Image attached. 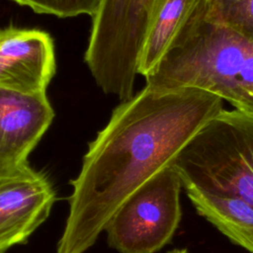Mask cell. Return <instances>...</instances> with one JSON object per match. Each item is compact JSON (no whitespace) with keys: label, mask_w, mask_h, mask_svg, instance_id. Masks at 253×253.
<instances>
[{"label":"cell","mask_w":253,"mask_h":253,"mask_svg":"<svg viewBox=\"0 0 253 253\" xmlns=\"http://www.w3.org/2000/svg\"><path fill=\"white\" fill-rule=\"evenodd\" d=\"M183 188L201 216L233 243L253 253V205L223 192Z\"/></svg>","instance_id":"9c48e42d"},{"label":"cell","mask_w":253,"mask_h":253,"mask_svg":"<svg viewBox=\"0 0 253 253\" xmlns=\"http://www.w3.org/2000/svg\"><path fill=\"white\" fill-rule=\"evenodd\" d=\"M145 81L153 90L202 89L233 106L253 87V42L208 17L201 0Z\"/></svg>","instance_id":"7a4b0ae2"},{"label":"cell","mask_w":253,"mask_h":253,"mask_svg":"<svg viewBox=\"0 0 253 253\" xmlns=\"http://www.w3.org/2000/svg\"><path fill=\"white\" fill-rule=\"evenodd\" d=\"M21 6L31 8L39 14L53 15L59 18L86 14L93 17L101 0H12Z\"/></svg>","instance_id":"7c38bea8"},{"label":"cell","mask_w":253,"mask_h":253,"mask_svg":"<svg viewBox=\"0 0 253 253\" xmlns=\"http://www.w3.org/2000/svg\"><path fill=\"white\" fill-rule=\"evenodd\" d=\"M56 191L30 165L0 178V253L25 244L49 216Z\"/></svg>","instance_id":"8992f818"},{"label":"cell","mask_w":253,"mask_h":253,"mask_svg":"<svg viewBox=\"0 0 253 253\" xmlns=\"http://www.w3.org/2000/svg\"><path fill=\"white\" fill-rule=\"evenodd\" d=\"M167 253H189L187 249L185 248H177V249H173V250H170L168 251Z\"/></svg>","instance_id":"5bb4252c"},{"label":"cell","mask_w":253,"mask_h":253,"mask_svg":"<svg viewBox=\"0 0 253 253\" xmlns=\"http://www.w3.org/2000/svg\"><path fill=\"white\" fill-rule=\"evenodd\" d=\"M217 95L197 88L146 86L112 113L70 180L68 215L57 253H84L123 203L169 166L212 118L224 110Z\"/></svg>","instance_id":"6da1fadb"},{"label":"cell","mask_w":253,"mask_h":253,"mask_svg":"<svg viewBox=\"0 0 253 253\" xmlns=\"http://www.w3.org/2000/svg\"><path fill=\"white\" fill-rule=\"evenodd\" d=\"M182 181L167 166L134 191L117 210L104 231L120 253H156L173 238L182 218Z\"/></svg>","instance_id":"5b68a950"},{"label":"cell","mask_w":253,"mask_h":253,"mask_svg":"<svg viewBox=\"0 0 253 253\" xmlns=\"http://www.w3.org/2000/svg\"><path fill=\"white\" fill-rule=\"evenodd\" d=\"M53 117L45 93L0 89V178L30 165L28 157Z\"/></svg>","instance_id":"ba28073f"},{"label":"cell","mask_w":253,"mask_h":253,"mask_svg":"<svg viewBox=\"0 0 253 253\" xmlns=\"http://www.w3.org/2000/svg\"><path fill=\"white\" fill-rule=\"evenodd\" d=\"M233 107L237 110L253 115V87L245 90L240 99L233 105Z\"/></svg>","instance_id":"4fadbf2b"},{"label":"cell","mask_w":253,"mask_h":253,"mask_svg":"<svg viewBox=\"0 0 253 253\" xmlns=\"http://www.w3.org/2000/svg\"><path fill=\"white\" fill-rule=\"evenodd\" d=\"M208 17L253 42V0H204Z\"/></svg>","instance_id":"8fae6325"},{"label":"cell","mask_w":253,"mask_h":253,"mask_svg":"<svg viewBox=\"0 0 253 253\" xmlns=\"http://www.w3.org/2000/svg\"><path fill=\"white\" fill-rule=\"evenodd\" d=\"M51 36L42 30L0 28V89L45 93L55 74Z\"/></svg>","instance_id":"52a82bcc"},{"label":"cell","mask_w":253,"mask_h":253,"mask_svg":"<svg viewBox=\"0 0 253 253\" xmlns=\"http://www.w3.org/2000/svg\"><path fill=\"white\" fill-rule=\"evenodd\" d=\"M182 185L216 191L253 205V115L223 110L171 162Z\"/></svg>","instance_id":"3957f363"},{"label":"cell","mask_w":253,"mask_h":253,"mask_svg":"<svg viewBox=\"0 0 253 253\" xmlns=\"http://www.w3.org/2000/svg\"><path fill=\"white\" fill-rule=\"evenodd\" d=\"M152 0H101L84 60L105 94L132 97L137 59Z\"/></svg>","instance_id":"277c9868"},{"label":"cell","mask_w":253,"mask_h":253,"mask_svg":"<svg viewBox=\"0 0 253 253\" xmlns=\"http://www.w3.org/2000/svg\"><path fill=\"white\" fill-rule=\"evenodd\" d=\"M201 0H152L137 59V74L157 66L179 29Z\"/></svg>","instance_id":"30bf717a"}]
</instances>
